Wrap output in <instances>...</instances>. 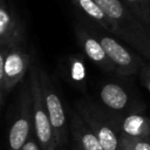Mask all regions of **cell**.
Instances as JSON below:
<instances>
[{"label":"cell","mask_w":150,"mask_h":150,"mask_svg":"<svg viewBox=\"0 0 150 150\" xmlns=\"http://www.w3.org/2000/svg\"><path fill=\"white\" fill-rule=\"evenodd\" d=\"M74 150H80V149H79V148H77L76 145H74Z\"/></svg>","instance_id":"obj_20"},{"label":"cell","mask_w":150,"mask_h":150,"mask_svg":"<svg viewBox=\"0 0 150 150\" xmlns=\"http://www.w3.org/2000/svg\"><path fill=\"white\" fill-rule=\"evenodd\" d=\"M110 115L120 136L135 139L150 138V116H145L138 111L128 112L123 116L115 112H110Z\"/></svg>","instance_id":"obj_11"},{"label":"cell","mask_w":150,"mask_h":150,"mask_svg":"<svg viewBox=\"0 0 150 150\" xmlns=\"http://www.w3.org/2000/svg\"><path fill=\"white\" fill-rule=\"evenodd\" d=\"M138 75H139V79H141V82H142L143 87L150 94V63H145L142 67Z\"/></svg>","instance_id":"obj_17"},{"label":"cell","mask_w":150,"mask_h":150,"mask_svg":"<svg viewBox=\"0 0 150 150\" xmlns=\"http://www.w3.org/2000/svg\"><path fill=\"white\" fill-rule=\"evenodd\" d=\"M135 16L150 29V2L149 0H123Z\"/></svg>","instance_id":"obj_15"},{"label":"cell","mask_w":150,"mask_h":150,"mask_svg":"<svg viewBox=\"0 0 150 150\" xmlns=\"http://www.w3.org/2000/svg\"><path fill=\"white\" fill-rule=\"evenodd\" d=\"M98 98L101 104L110 112H135L138 109L129 91L117 82L103 83L98 90Z\"/></svg>","instance_id":"obj_10"},{"label":"cell","mask_w":150,"mask_h":150,"mask_svg":"<svg viewBox=\"0 0 150 150\" xmlns=\"http://www.w3.org/2000/svg\"><path fill=\"white\" fill-rule=\"evenodd\" d=\"M26 36L23 22L7 0H0V48L21 47Z\"/></svg>","instance_id":"obj_8"},{"label":"cell","mask_w":150,"mask_h":150,"mask_svg":"<svg viewBox=\"0 0 150 150\" xmlns=\"http://www.w3.org/2000/svg\"><path fill=\"white\" fill-rule=\"evenodd\" d=\"M69 129L75 145L80 150H104L96 135L77 111H71L70 114Z\"/></svg>","instance_id":"obj_12"},{"label":"cell","mask_w":150,"mask_h":150,"mask_svg":"<svg viewBox=\"0 0 150 150\" xmlns=\"http://www.w3.org/2000/svg\"><path fill=\"white\" fill-rule=\"evenodd\" d=\"M76 111L96 135L104 150H120L121 137L107 109L89 100H80L76 103Z\"/></svg>","instance_id":"obj_2"},{"label":"cell","mask_w":150,"mask_h":150,"mask_svg":"<svg viewBox=\"0 0 150 150\" xmlns=\"http://www.w3.org/2000/svg\"><path fill=\"white\" fill-rule=\"evenodd\" d=\"M71 2L81 9L91 21L98 25L104 32L112 35H118V29L115 21L104 12L96 0H71Z\"/></svg>","instance_id":"obj_13"},{"label":"cell","mask_w":150,"mask_h":150,"mask_svg":"<svg viewBox=\"0 0 150 150\" xmlns=\"http://www.w3.org/2000/svg\"><path fill=\"white\" fill-rule=\"evenodd\" d=\"M39 76H40V83H41V90L43 101L49 115V120L53 127L55 141L59 148H64L67 144V116L66 111L62 104V101L60 98V95L50 80L47 71L39 67Z\"/></svg>","instance_id":"obj_5"},{"label":"cell","mask_w":150,"mask_h":150,"mask_svg":"<svg viewBox=\"0 0 150 150\" xmlns=\"http://www.w3.org/2000/svg\"><path fill=\"white\" fill-rule=\"evenodd\" d=\"M32 131H34V123L32 94L28 82L21 90L16 114L8 131V150H21L23 144L30 138Z\"/></svg>","instance_id":"obj_6"},{"label":"cell","mask_w":150,"mask_h":150,"mask_svg":"<svg viewBox=\"0 0 150 150\" xmlns=\"http://www.w3.org/2000/svg\"><path fill=\"white\" fill-rule=\"evenodd\" d=\"M21 150H42V149H41L40 144L38 143L36 138H32V137H30V138L23 144V146L21 148Z\"/></svg>","instance_id":"obj_18"},{"label":"cell","mask_w":150,"mask_h":150,"mask_svg":"<svg viewBox=\"0 0 150 150\" xmlns=\"http://www.w3.org/2000/svg\"><path fill=\"white\" fill-rule=\"evenodd\" d=\"M64 77L71 86L84 89L87 86V67L81 54L68 55L64 63Z\"/></svg>","instance_id":"obj_14"},{"label":"cell","mask_w":150,"mask_h":150,"mask_svg":"<svg viewBox=\"0 0 150 150\" xmlns=\"http://www.w3.org/2000/svg\"><path fill=\"white\" fill-rule=\"evenodd\" d=\"M28 82H29L30 94H32L34 136L42 150H52L54 148H57V144L55 141L53 127H52L49 115L42 96L38 64H32Z\"/></svg>","instance_id":"obj_3"},{"label":"cell","mask_w":150,"mask_h":150,"mask_svg":"<svg viewBox=\"0 0 150 150\" xmlns=\"http://www.w3.org/2000/svg\"><path fill=\"white\" fill-rule=\"evenodd\" d=\"M149 2H150V0H149Z\"/></svg>","instance_id":"obj_21"},{"label":"cell","mask_w":150,"mask_h":150,"mask_svg":"<svg viewBox=\"0 0 150 150\" xmlns=\"http://www.w3.org/2000/svg\"><path fill=\"white\" fill-rule=\"evenodd\" d=\"M96 1L115 21L118 29L117 36L130 45L150 63V29L135 16L123 0Z\"/></svg>","instance_id":"obj_1"},{"label":"cell","mask_w":150,"mask_h":150,"mask_svg":"<svg viewBox=\"0 0 150 150\" xmlns=\"http://www.w3.org/2000/svg\"><path fill=\"white\" fill-rule=\"evenodd\" d=\"M121 137L120 150H150V138H128Z\"/></svg>","instance_id":"obj_16"},{"label":"cell","mask_w":150,"mask_h":150,"mask_svg":"<svg viewBox=\"0 0 150 150\" xmlns=\"http://www.w3.org/2000/svg\"><path fill=\"white\" fill-rule=\"evenodd\" d=\"M105 49L111 63L115 67V73L122 76H130L139 74L142 67L145 64L139 54L129 49L120 41H117L110 33H95Z\"/></svg>","instance_id":"obj_7"},{"label":"cell","mask_w":150,"mask_h":150,"mask_svg":"<svg viewBox=\"0 0 150 150\" xmlns=\"http://www.w3.org/2000/svg\"><path fill=\"white\" fill-rule=\"evenodd\" d=\"M74 30L77 43L86 57H88L94 64L104 71H115V67L96 34L80 25H76Z\"/></svg>","instance_id":"obj_9"},{"label":"cell","mask_w":150,"mask_h":150,"mask_svg":"<svg viewBox=\"0 0 150 150\" xmlns=\"http://www.w3.org/2000/svg\"><path fill=\"white\" fill-rule=\"evenodd\" d=\"M30 55L22 47L0 48V105L30 69Z\"/></svg>","instance_id":"obj_4"},{"label":"cell","mask_w":150,"mask_h":150,"mask_svg":"<svg viewBox=\"0 0 150 150\" xmlns=\"http://www.w3.org/2000/svg\"><path fill=\"white\" fill-rule=\"evenodd\" d=\"M52 150H64V149H63V148H59V146H57V148H54V149H52Z\"/></svg>","instance_id":"obj_19"}]
</instances>
